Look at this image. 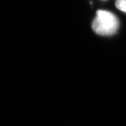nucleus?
<instances>
[{
    "instance_id": "2",
    "label": "nucleus",
    "mask_w": 126,
    "mask_h": 126,
    "mask_svg": "<svg viewBox=\"0 0 126 126\" xmlns=\"http://www.w3.org/2000/svg\"><path fill=\"white\" fill-rule=\"evenodd\" d=\"M115 5L118 9L126 13V0H116Z\"/></svg>"
},
{
    "instance_id": "1",
    "label": "nucleus",
    "mask_w": 126,
    "mask_h": 126,
    "mask_svg": "<svg viewBox=\"0 0 126 126\" xmlns=\"http://www.w3.org/2000/svg\"><path fill=\"white\" fill-rule=\"evenodd\" d=\"M92 23V29L96 34L103 36L115 34L120 26L119 19L111 12L99 10Z\"/></svg>"
}]
</instances>
